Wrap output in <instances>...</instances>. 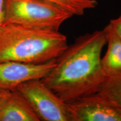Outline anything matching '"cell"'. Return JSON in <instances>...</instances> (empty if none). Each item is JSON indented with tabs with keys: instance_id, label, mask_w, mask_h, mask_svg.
<instances>
[{
	"instance_id": "6da1fadb",
	"label": "cell",
	"mask_w": 121,
	"mask_h": 121,
	"mask_svg": "<svg viewBox=\"0 0 121 121\" xmlns=\"http://www.w3.org/2000/svg\"><path fill=\"white\" fill-rule=\"evenodd\" d=\"M105 44L103 30L80 36L56 59L42 80L66 103L96 93L106 78L101 64Z\"/></svg>"
},
{
	"instance_id": "7a4b0ae2",
	"label": "cell",
	"mask_w": 121,
	"mask_h": 121,
	"mask_svg": "<svg viewBox=\"0 0 121 121\" xmlns=\"http://www.w3.org/2000/svg\"><path fill=\"white\" fill-rule=\"evenodd\" d=\"M59 30L9 24L0 28V62L43 63L56 59L67 47Z\"/></svg>"
},
{
	"instance_id": "3957f363",
	"label": "cell",
	"mask_w": 121,
	"mask_h": 121,
	"mask_svg": "<svg viewBox=\"0 0 121 121\" xmlns=\"http://www.w3.org/2000/svg\"><path fill=\"white\" fill-rule=\"evenodd\" d=\"M71 13L43 0H4V25L59 30Z\"/></svg>"
},
{
	"instance_id": "277c9868",
	"label": "cell",
	"mask_w": 121,
	"mask_h": 121,
	"mask_svg": "<svg viewBox=\"0 0 121 121\" xmlns=\"http://www.w3.org/2000/svg\"><path fill=\"white\" fill-rule=\"evenodd\" d=\"M15 89L26 99L40 121H71L67 104L42 79L24 82Z\"/></svg>"
},
{
	"instance_id": "5b68a950",
	"label": "cell",
	"mask_w": 121,
	"mask_h": 121,
	"mask_svg": "<svg viewBox=\"0 0 121 121\" xmlns=\"http://www.w3.org/2000/svg\"><path fill=\"white\" fill-rule=\"evenodd\" d=\"M67 104L71 121H121V106L98 93Z\"/></svg>"
},
{
	"instance_id": "8992f818",
	"label": "cell",
	"mask_w": 121,
	"mask_h": 121,
	"mask_svg": "<svg viewBox=\"0 0 121 121\" xmlns=\"http://www.w3.org/2000/svg\"><path fill=\"white\" fill-rule=\"evenodd\" d=\"M55 63L56 59L39 64L0 62V89L14 90L24 82L42 79L51 72Z\"/></svg>"
},
{
	"instance_id": "52a82bcc",
	"label": "cell",
	"mask_w": 121,
	"mask_h": 121,
	"mask_svg": "<svg viewBox=\"0 0 121 121\" xmlns=\"http://www.w3.org/2000/svg\"><path fill=\"white\" fill-rule=\"evenodd\" d=\"M0 121H40L28 101L19 91L4 90L0 102Z\"/></svg>"
},
{
	"instance_id": "ba28073f",
	"label": "cell",
	"mask_w": 121,
	"mask_h": 121,
	"mask_svg": "<svg viewBox=\"0 0 121 121\" xmlns=\"http://www.w3.org/2000/svg\"><path fill=\"white\" fill-rule=\"evenodd\" d=\"M107 39V49L101 60V64L106 77L121 73V39L109 23L103 30Z\"/></svg>"
},
{
	"instance_id": "9c48e42d",
	"label": "cell",
	"mask_w": 121,
	"mask_h": 121,
	"mask_svg": "<svg viewBox=\"0 0 121 121\" xmlns=\"http://www.w3.org/2000/svg\"><path fill=\"white\" fill-rule=\"evenodd\" d=\"M63 9L74 16H82L97 6L96 0H43Z\"/></svg>"
},
{
	"instance_id": "30bf717a",
	"label": "cell",
	"mask_w": 121,
	"mask_h": 121,
	"mask_svg": "<svg viewBox=\"0 0 121 121\" xmlns=\"http://www.w3.org/2000/svg\"><path fill=\"white\" fill-rule=\"evenodd\" d=\"M97 93L121 107V73L106 77Z\"/></svg>"
},
{
	"instance_id": "8fae6325",
	"label": "cell",
	"mask_w": 121,
	"mask_h": 121,
	"mask_svg": "<svg viewBox=\"0 0 121 121\" xmlns=\"http://www.w3.org/2000/svg\"><path fill=\"white\" fill-rule=\"evenodd\" d=\"M109 23L112 27L115 33L121 39V13L118 17L111 20Z\"/></svg>"
},
{
	"instance_id": "7c38bea8",
	"label": "cell",
	"mask_w": 121,
	"mask_h": 121,
	"mask_svg": "<svg viewBox=\"0 0 121 121\" xmlns=\"http://www.w3.org/2000/svg\"><path fill=\"white\" fill-rule=\"evenodd\" d=\"M4 0H0V28L4 24Z\"/></svg>"
},
{
	"instance_id": "4fadbf2b",
	"label": "cell",
	"mask_w": 121,
	"mask_h": 121,
	"mask_svg": "<svg viewBox=\"0 0 121 121\" xmlns=\"http://www.w3.org/2000/svg\"><path fill=\"white\" fill-rule=\"evenodd\" d=\"M4 90L0 89V102H1V100L2 99L3 97H4Z\"/></svg>"
}]
</instances>
